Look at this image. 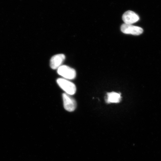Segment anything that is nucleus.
Instances as JSON below:
<instances>
[{"instance_id":"obj_1","label":"nucleus","mask_w":161,"mask_h":161,"mask_svg":"<svg viewBox=\"0 0 161 161\" xmlns=\"http://www.w3.org/2000/svg\"><path fill=\"white\" fill-rule=\"evenodd\" d=\"M57 83L60 87L65 91L66 94L70 95H74L76 92V86L73 83L64 78H58Z\"/></svg>"},{"instance_id":"obj_2","label":"nucleus","mask_w":161,"mask_h":161,"mask_svg":"<svg viewBox=\"0 0 161 161\" xmlns=\"http://www.w3.org/2000/svg\"><path fill=\"white\" fill-rule=\"evenodd\" d=\"M58 73L65 79L73 80L76 76L75 70L66 65H62L58 69Z\"/></svg>"},{"instance_id":"obj_3","label":"nucleus","mask_w":161,"mask_h":161,"mask_svg":"<svg viewBox=\"0 0 161 161\" xmlns=\"http://www.w3.org/2000/svg\"><path fill=\"white\" fill-rule=\"evenodd\" d=\"M120 29L124 33L134 35H140L143 31L142 28L125 23L121 26Z\"/></svg>"},{"instance_id":"obj_4","label":"nucleus","mask_w":161,"mask_h":161,"mask_svg":"<svg viewBox=\"0 0 161 161\" xmlns=\"http://www.w3.org/2000/svg\"><path fill=\"white\" fill-rule=\"evenodd\" d=\"M71 95L66 93L62 95L64 108L68 112H72L75 110L76 107V101Z\"/></svg>"},{"instance_id":"obj_5","label":"nucleus","mask_w":161,"mask_h":161,"mask_svg":"<svg viewBox=\"0 0 161 161\" xmlns=\"http://www.w3.org/2000/svg\"><path fill=\"white\" fill-rule=\"evenodd\" d=\"M122 19L125 24L132 25L140 19V17L134 12L128 11L125 12L122 16Z\"/></svg>"},{"instance_id":"obj_6","label":"nucleus","mask_w":161,"mask_h":161,"mask_svg":"<svg viewBox=\"0 0 161 161\" xmlns=\"http://www.w3.org/2000/svg\"><path fill=\"white\" fill-rule=\"evenodd\" d=\"M65 59V56L64 54H59L54 55L50 60V66L52 69H58L62 66Z\"/></svg>"},{"instance_id":"obj_7","label":"nucleus","mask_w":161,"mask_h":161,"mask_svg":"<svg viewBox=\"0 0 161 161\" xmlns=\"http://www.w3.org/2000/svg\"><path fill=\"white\" fill-rule=\"evenodd\" d=\"M120 95L116 92H109L107 94V102L108 103H118L120 101Z\"/></svg>"}]
</instances>
